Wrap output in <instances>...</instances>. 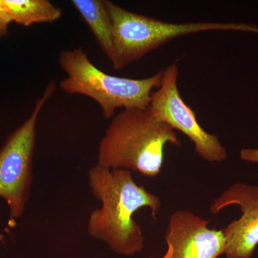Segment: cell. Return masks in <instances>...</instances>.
Wrapping results in <instances>:
<instances>
[{
  "label": "cell",
  "instance_id": "obj_1",
  "mask_svg": "<svg viewBox=\"0 0 258 258\" xmlns=\"http://www.w3.org/2000/svg\"><path fill=\"white\" fill-rule=\"evenodd\" d=\"M88 181L93 196L102 205L90 215L88 235L118 254L132 256L142 252L143 231L133 218L134 213L149 208L155 221L160 198L137 184L132 171L126 169H109L96 164L88 171Z\"/></svg>",
  "mask_w": 258,
  "mask_h": 258
},
{
  "label": "cell",
  "instance_id": "obj_2",
  "mask_svg": "<svg viewBox=\"0 0 258 258\" xmlns=\"http://www.w3.org/2000/svg\"><path fill=\"white\" fill-rule=\"evenodd\" d=\"M167 144L181 146L175 130L149 108L123 109L112 118L100 142L97 164L156 177L162 170Z\"/></svg>",
  "mask_w": 258,
  "mask_h": 258
},
{
  "label": "cell",
  "instance_id": "obj_3",
  "mask_svg": "<svg viewBox=\"0 0 258 258\" xmlns=\"http://www.w3.org/2000/svg\"><path fill=\"white\" fill-rule=\"evenodd\" d=\"M59 62L67 76L60 83L69 94L92 98L106 118H112L118 108H148L153 90L160 86L163 70L144 79L116 77L101 71L81 47L60 52Z\"/></svg>",
  "mask_w": 258,
  "mask_h": 258
},
{
  "label": "cell",
  "instance_id": "obj_4",
  "mask_svg": "<svg viewBox=\"0 0 258 258\" xmlns=\"http://www.w3.org/2000/svg\"><path fill=\"white\" fill-rule=\"evenodd\" d=\"M113 25V53L111 62L119 70L176 37L200 32L243 31L258 33V27L242 23L215 22L170 23L122 8L106 1Z\"/></svg>",
  "mask_w": 258,
  "mask_h": 258
},
{
  "label": "cell",
  "instance_id": "obj_5",
  "mask_svg": "<svg viewBox=\"0 0 258 258\" xmlns=\"http://www.w3.org/2000/svg\"><path fill=\"white\" fill-rule=\"evenodd\" d=\"M55 90V83H50L30 117L10 134L0 149V198L8 203L12 220L23 216L25 211L32 182L37 119Z\"/></svg>",
  "mask_w": 258,
  "mask_h": 258
},
{
  "label": "cell",
  "instance_id": "obj_6",
  "mask_svg": "<svg viewBox=\"0 0 258 258\" xmlns=\"http://www.w3.org/2000/svg\"><path fill=\"white\" fill-rule=\"evenodd\" d=\"M179 67L173 63L163 70L160 86L152 93L149 109L158 119L184 134L194 144L195 151L209 162H222L227 151L218 137L209 134L197 119L195 111L185 103L178 88Z\"/></svg>",
  "mask_w": 258,
  "mask_h": 258
},
{
  "label": "cell",
  "instance_id": "obj_7",
  "mask_svg": "<svg viewBox=\"0 0 258 258\" xmlns=\"http://www.w3.org/2000/svg\"><path fill=\"white\" fill-rule=\"evenodd\" d=\"M230 205L240 207L238 220L222 229L226 240V258H251L258 245V185L236 183L210 205L217 214Z\"/></svg>",
  "mask_w": 258,
  "mask_h": 258
},
{
  "label": "cell",
  "instance_id": "obj_8",
  "mask_svg": "<svg viewBox=\"0 0 258 258\" xmlns=\"http://www.w3.org/2000/svg\"><path fill=\"white\" fill-rule=\"evenodd\" d=\"M165 240V254L149 258H218L225 252L222 230L210 228L209 220L189 210H176L171 214Z\"/></svg>",
  "mask_w": 258,
  "mask_h": 258
},
{
  "label": "cell",
  "instance_id": "obj_9",
  "mask_svg": "<svg viewBox=\"0 0 258 258\" xmlns=\"http://www.w3.org/2000/svg\"><path fill=\"white\" fill-rule=\"evenodd\" d=\"M62 15L60 8L47 0H0V21L29 27L33 24L53 23Z\"/></svg>",
  "mask_w": 258,
  "mask_h": 258
},
{
  "label": "cell",
  "instance_id": "obj_10",
  "mask_svg": "<svg viewBox=\"0 0 258 258\" xmlns=\"http://www.w3.org/2000/svg\"><path fill=\"white\" fill-rule=\"evenodd\" d=\"M72 4L88 25L102 50L111 61L113 53V25L105 0H73Z\"/></svg>",
  "mask_w": 258,
  "mask_h": 258
},
{
  "label": "cell",
  "instance_id": "obj_11",
  "mask_svg": "<svg viewBox=\"0 0 258 258\" xmlns=\"http://www.w3.org/2000/svg\"><path fill=\"white\" fill-rule=\"evenodd\" d=\"M240 156L242 160L258 164V149H242Z\"/></svg>",
  "mask_w": 258,
  "mask_h": 258
},
{
  "label": "cell",
  "instance_id": "obj_12",
  "mask_svg": "<svg viewBox=\"0 0 258 258\" xmlns=\"http://www.w3.org/2000/svg\"><path fill=\"white\" fill-rule=\"evenodd\" d=\"M8 32V25H5L4 23H3L0 21V39H1L2 37H5V35H7Z\"/></svg>",
  "mask_w": 258,
  "mask_h": 258
}]
</instances>
